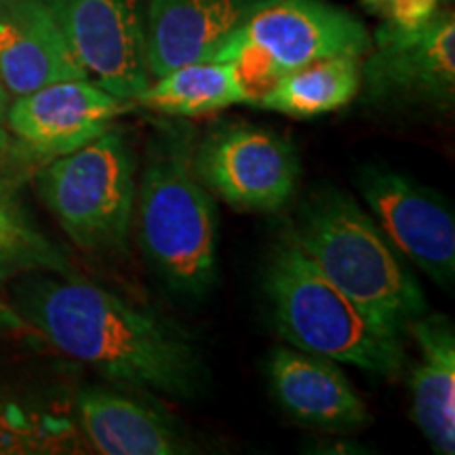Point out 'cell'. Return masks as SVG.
I'll return each instance as SVG.
<instances>
[{
  "instance_id": "1",
  "label": "cell",
  "mask_w": 455,
  "mask_h": 455,
  "mask_svg": "<svg viewBox=\"0 0 455 455\" xmlns=\"http://www.w3.org/2000/svg\"><path fill=\"white\" fill-rule=\"evenodd\" d=\"M15 295L28 325L112 382L173 398H195L201 390V356L167 318L72 275L32 278Z\"/></svg>"
},
{
  "instance_id": "6",
  "label": "cell",
  "mask_w": 455,
  "mask_h": 455,
  "mask_svg": "<svg viewBox=\"0 0 455 455\" xmlns=\"http://www.w3.org/2000/svg\"><path fill=\"white\" fill-rule=\"evenodd\" d=\"M369 49L371 34L346 9L327 0H272L232 32L212 60L232 61L258 101L295 68L333 55L365 57Z\"/></svg>"
},
{
  "instance_id": "10",
  "label": "cell",
  "mask_w": 455,
  "mask_h": 455,
  "mask_svg": "<svg viewBox=\"0 0 455 455\" xmlns=\"http://www.w3.org/2000/svg\"><path fill=\"white\" fill-rule=\"evenodd\" d=\"M356 181L371 218L396 251L439 287H451L455 220L447 203L426 186L384 167H365Z\"/></svg>"
},
{
  "instance_id": "21",
  "label": "cell",
  "mask_w": 455,
  "mask_h": 455,
  "mask_svg": "<svg viewBox=\"0 0 455 455\" xmlns=\"http://www.w3.org/2000/svg\"><path fill=\"white\" fill-rule=\"evenodd\" d=\"M9 144H11L9 133L3 127H0V161H3L4 155H7V152H9Z\"/></svg>"
},
{
  "instance_id": "20",
  "label": "cell",
  "mask_w": 455,
  "mask_h": 455,
  "mask_svg": "<svg viewBox=\"0 0 455 455\" xmlns=\"http://www.w3.org/2000/svg\"><path fill=\"white\" fill-rule=\"evenodd\" d=\"M9 91L4 89V84L0 83V127H3V123H4V118H7V110H9Z\"/></svg>"
},
{
  "instance_id": "19",
  "label": "cell",
  "mask_w": 455,
  "mask_h": 455,
  "mask_svg": "<svg viewBox=\"0 0 455 455\" xmlns=\"http://www.w3.org/2000/svg\"><path fill=\"white\" fill-rule=\"evenodd\" d=\"M51 272L72 275L66 255L32 224L13 190L0 180V283Z\"/></svg>"
},
{
  "instance_id": "14",
  "label": "cell",
  "mask_w": 455,
  "mask_h": 455,
  "mask_svg": "<svg viewBox=\"0 0 455 455\" xmlns=\"http://www.w3.org/2000/svg\"><path fill=\"white\" fill-rule=\"evenodd\" d=\"M268 378L278 405L295 422L327 432H350L367 424L365 403L331 358L276 348Z\"/></svg>"
},
{
  "instance_id": "3",
  "label": "cell",
  "mask_w": 455,
  "mask_h": 455,
  "mask_svg": "<svg viewBox=\"0 0 455 455\" xmlns=\"http://www.w3.org/2000/svg\"><path fill=\"white\" fill-rule=\"evenodd\" d=\"M291 238L318 270L384 331L403 338L428 312L422 289L371 213L339 190L301 207Z\"/></svg>"
},
{
  "instance_id": "16",
  "label": "cell",
  "mask_w": 455,
  "mask_h": 455,
  "mask_svg": "<svg viewBox=\"0 0 455 455\" xmlns=\"http://www.w3.org/2000/svg\"><path fill=\"white\" fill-rule=\"evenodd\" d=\"M78 419L91 447L104 455H180L190 443L156 409L110 390L78 396Z\"/></svg>"
},
{
  "instance_id": "9",
  "label": "cell",
  "mask_w": 455,
  "mask_h": 455,
  "mask_svg": "<svg viewBox=\"0 0 455 455\" xmlns=\"http://www.w3.org/2000/svg\"><path fill=\"white\" fill-rule=\"evenodd\" d=\"M89 78L135 104L150 84L144 0H44Z\"/></svg>"
},
{
  "instance_id": "8",
  "label": "cell",
  "mask_w": 455,
  "mask_h": 455,
  "mask_svg": "<svg viewBox=\"0 0 455 455\" xmlns=\"http://www.w3.org/2000/svg\"><path fill=\"white\" fill-rule=\"evenodd\" d=\"M361 93L378 106L447 108L455 93V17L436 11L411 30L382 24L361 60Z\"/></svg>"
},
{
  "instance_id": "5",
  "label": "cell",
  "mask_w": 455,
  "mask_h": 455,
  "mask_svg": "<svg viewBox=\"0 0 455 455\" xmlns=\"http://www.w3.org/2000/svg\"><path fill=\"white\" fill-rule=\"evenodd\" d=\"M135 171L129 141L108 129L44 164L36 190L72 243L87 251H114L123 247L135 213Z\"/></svg>"
},
{
  "instance_id": "7",
  "label": "cell",
  "mask_w": 455,
  "mask_h": 455,
  "mask_svg": "<svg viewBox=\"0 0 455 455\" xmlns=\"http://www.w3.org/2000/svg\"><path fill=\"white\" fill-rule=\"evenodd\" d=\"M195 171L212 195L249 213L287 207L299 184V158L275 131L249 123L220 124L195 150Z\"/></svg>"
},
{
  "instance_id": "12",
  "label": "cell",
  "mask_w": 455,
  "mask_h": 455,
  "mask_svg": "<svg viewBox=\"0 0 455 455\" xmlns=\"http://www.w3.org/2000/svg\"><path fill=\"white\" fill-rule=\"evenodd\" d=\"M272 0H146L150 78L212 60L226 38Z\"/></svg>"
},
{
  "instance_id": "2",
  "label": "cell",
  "mask_w": 455,
  "mask_h": 455,
  "mask_svg": "<svg viewBox=\"0 0 455 455\" xmlns=\"http://www.w3.org/2000/svg\"><path fill=\"white\" fill-rule=\"evenodd\" d=\"M140 244L175 293H207L218 278V213L195 171V138L164 127L148 148L135 192Z\"/></svg>"
},
{
  "instance_id": "4",
  "label": "cell",
  "mask_w": 455,
  "mask_h": 455,
  "mask_svg": "<svg viewBox=\"0 0 455 455\" xmlns=\"http://www.w3.org/2000/svg\"><path fill=\"white\" fill-rule=\"evenodd\" d=\"M266 295L278 333L293 348L384 378H395L405 365L403 339L346 298L291 235L272 253Z\"/></svg>"
},
{
  "instance_id": "13",
  "label": "cell",
  "mask_w": 455,
  "mask_h": 455,
  "mask_svg": "<svg viewBox=\"0 0 455 455\" xmlns=\"http://www.w3.org/2000/svg\"><path fill=\"white\" fill-rule=\"evenodd\" d=\"M87 76L44 0L0 3V83L9 95Z\"/></svg>"
},
{
  "instance_id": "17",
  "label": "cell",
  "mask_w": 455,
  "mask_h": 455,
  "mask_svg": "<svg viewBox=\"0 0 455 455\" xmlns=\"http://www.w3.org/2000/svg\"><path fill=\"white\" fill-rule=\"evenodd\" d=\"M253 91L232 61L203 60L152 78L135 104L169 116L195 118L238 104L253 106Z\"/></svg>"
},
{
  "instance_id": "11",
  "label": "cell",
  "mask_w": 455,
  "mask_h": 455,
  "mask_svg": "<svg viewBox=\"0 0 455 455\" xmlns=\"http://www.w3.org/2000/svg\"><path fill=\"white\" fill-rule=\"evenodd\" d=\"M131 106L93 78H70L15 98L4 123L34 155L55 158L98 140Z\"/></svg>"
},
{
  "instance_id": "18",
  "label": "cell",
  "mask_w": 455,
  "mask_h": 455,
  "mask_svg": "<svg viewBox=\"0 0 455 455\" xmlns=\"http://www.w3.org/2000/svg\"><path fill=\"white\" fill-rule=\"evenodd\" d=\"M361 60L333 55L283 74L253 106L291 118H315L348 106L361 93Z\"/></svg>"
},
{
  "instance_id": "15",
  "label": "cell",
  "mask_w": 455,
  "mask_h": 455,
  "mask_svg": "<svg viewBox=\"0 0 455 455\" xmlns=\"http://www.w3.org/2000/svg\"><path fill=\"white\" fill-rule=\"evenodd\" d=\"M407 331L419 346L411 373V413L426 441L441 455L455 451V331L451 321L426 312Z\"/></svg>"
}]
</instances>
